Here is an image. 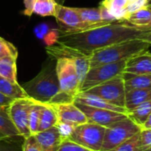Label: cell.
Listing matches in <instances>:
<instances>
[{"instance_id": "37", "label": "cell", "mask_w": 151, "mask_h": 151, "mask_svg": "<svg viewBox=\"0 0 151 151\" xmlns=\"http://www.w3.org/2000/svg\"><path fill=\"white\" fill-rule=\"evenodd\" d=\"M137 39L142 40V41H143V42H146L150 43L151 45V31L145 32L144 34L139 35V36L137 37Z\"/></svg>"}, {"instance_id": "18", "label": "cell", "mask_w": 151, "mask_h": 151, "mask_svg": "<svg viewBox=\"0 0 151 151\" xmlns=\"http://www.w3.org/2000/svg\"><path fill=\"white\" fill-rule=\"evenodd\" d=\"M77 12L79 13L82 21L90 27V29L102 27L106 24L101 17L99 7L97 8H82V7H74Z\"/></svg>"}, {"instance_id": "22", "label": "cell", "mask_w": 151, "mask_h": 151, "mask_svg": "<svg viewBox=\"0 0 151 151\" xmlns=\"http://www.w3.org/2000/svg\"><path fill=\"white\" fill-rule=\"evenodd\" d=\"M130 3V0H104L101 4H104L109 12L117 20L124 22L127 16V6Z\"/></svg>"}, {"instance_id": "9", "label": "cell", "mask_w": 151, "mask_h": 151, "mask_svg": "<svg viewBox=\"0 0 151 151\" xmlns=\"http://www.w3.org/2000/svg\"><path fill=\"white\" fill-rule=\"evenodd\" d=\"M35 100L30 97L14 99L8 107L9 115L19 134L24 138L31 135L28 127L29 114Z\"/></svg>"}, {"instance_id": "15", "label": "cell", "mask_w": 151, "mask_h": 151, "mask_svg": "<svg viewBox=\"0 0 151 151\" xmlns=\"http://www.w3.org/2000/svg\"><path fill=\"white\" fill-rule=\"evenodd\" d=\"M75 103L82 104L88 106L95 107V108H100V109H104V110H109L116 112H120V113H125L128 114V111L126 108L124 107H119L116 106L112 104L108 103L107 101L87 92H80L74 98Z\"/></svg>"}, {"instance_id": "28", "label": "cell", "mask_w": 151, "mask_h": 151, "mask_svg": "<svg viewBox=\"0 0 151 151\" xmlns=\"http://www.w3.org/2000/svg\"><path fill=\"white\" fill-rule=\"evenodd\" d=\"M24 139L21 135L0 138V151H22Z\"/></svg>"}, {"instance_id": "5", "label": "cell", "mask_w": 151, "mask_h": 151, "mask_svg": "<svg viewBox=\"0 0 151 151\" xmlns=\"http://www.w3.org/2000/svg\"><path fill=\"white\" fill-rule=\"evenodd\" d=\"M127 61V59H124L114 63L91 67L81 86L80 92H85L96 86L113 79L119 74H122L126 68Z\"/></svg>"}, {"instance_id": "7", "label": "cell", "mask_w": 151, "mask_h": 151, "mask_svg": "<svg viewBox=\"0 0 151 151\" xmlns=\"http://www.w3.org/2000/svg\"><path fill=\"white\" fill-rule=\"evenodd\" d=\"M106 127L85 123L74 128L69 140L92 151H101Z\"/></svg>"}, {"instance_id": "3", "label": "cell", "mask_w": 151, "mask_h": 151, "mask_svg": "<svg viewBox=\"0 0 151 151\" xmlns=\"http://www.w3.org/2000/svg\"><path fill=\"white\" fill-rule=\"evenodd\" d=\"M150 46V43L136 38L95 50L89 56L90 68L100 65L128 59L129 58L148 50Z\"/></svg>"}, {"instance_id": "40", "label": "cell", "mask_w": 151, "mask_h": 151, "mask_svg": "<svg viewBox=\"0 0 151 151\" xmlns=\"http://www.w3.org/2000/svg\"><path fill=\"white\" fill-rule=\"evenodd\" d=\"M148 6H151V0H148V5H147V7Z\"/></svg>"}, {"instance_id": "2", "label": "cell", "mask_w": 151, "mask_h": 151, "mask_svg": "<svg viewBox=\"0 0 151 151\" xmlns=\"http://www.w3.org/2000/svg\"><path fill=\"white\" fill-rule=\"evenodd\" d=\"M21 86L28 97L42 104H51L61 93L56 71V62L54 64L51 58L35 78Z\"/></svg>"}, {"instance_id": "39", "label": "cell", "mask_w": 151, "mask_h": 151, "mask_svg": "<svg viewBox=\"0 0 151 151\" xmlns=\"http://www.w3.org/2000/svg\"><path fill=\"white\" fill-rule=\"evenodd\" d=\"M142 128H151V113L150 114L149 118L147 119L146 122L144 123V125L142 126Z\"/></svg>"}, {"instance_id": "44", "label": "cell", "mask_w": 151, "mask_h": 151, "mask_svg": "<svg viewBox=\"0 0 151 151\" xmlns=\"http://www.w3.org/2000/svg\"><path fill=\"white\" fill-rule=\"evenodd\" d=\"M148 8H150V9H151V6H148Z\"/></svg>"}, {"instance_id": "10", "label": "cell", "mask_w": 151, "mask_h": 151, "mask_svg": "<svg viewBox=\"0 0 151 151\" xmlns=\"http://www.w3.org/2000/svg\"><path fill=\"white\" fill-rule=\"evenodd\" d=\"M54 17L58 25L60 34H74L90 29L82 21L74 7H66L61 4H57Z\"/></svg>"}, {"instance_id": "26", "label": "cell", "mask_w": 151, "mask_h": 151, "mask_svg": "<svg viewBox=\"0 0 151 151\" xmlns=\"http://www.w3.org/2000/svg\"><path fill=\"white\" fill-rule=\"evenodd\" d=\"M57 4L55 0H35L33 13L42 17L53 16L56 12Z\"/></svg>"}, {"instance_id": "43", "label": "cell", "mask_w": 151, "mask_h": 151, "mask_svg": "<svg viewBox=\"0 0 151 151\" xmlns=\"http://www.w3.org/2000/svg\"><path fill=\"white\" fill-rule=\"evenodd\" d=\"M55 2L58 3V4H59V0H55Z\"/></svg>"}, {"instance_id": "34", "label": "cell", "mask_w": 151, "mask_h": 151, "mask_svg": "<svg viewBox=\"0 0 151 151\" xmlns=\"http://www.w3.org/2000/svg\"><path fill=\"white\" fill-rule=\"evenodd\" d=\"M142 148L144 151L151 147V128H142L141 131Z\"/></svg>"}, {"instance_id": "13", "label": "cell", "mask_w": 151, "mask_h": 151, "mask_svg": "<svg viewBox=\"0 0 151 151\" xmlns=\"http://www.w3.org/2000/svg\"><path fill=\"white\" fill-rule=\"evenodd\" d=\"M34 136L42 151H58L64 142L56 126L38 132Z\"/></svg>"}, {"instance_id": "27", "label": "cell", "mask_w": 151, "mask_h": 151, "mask_svg": "<svg viewBox=\"0 0 151 151\" xmlns=\"http://www.w3.org/2000/svg\"><path fill=\"white\" fill-rule=\"evenodd\" d=\"M42 107V103L35 101L31 108L30 114H29V122H28V127L31 135H35V134L38 133Z\"/></svg>"}, {"instance_id": "35", "label": "cell", "mask_w": 151, "mask_h": 151, "mask_svg": "<svg viewBox=\"0 0 151 151\" xmlns=\"http://www.w3.org/2000/svg\"><path fill=\"white\" fill-rule=\"evenodd\" d=\"M148 5V0H134L132 2H130L128 4V5L127 6V15L129 13H132L135 11H138L142 8L147 7Z\"/></svg>"}, {"instance_id": "24", "label": "cell", "mask_w": 151, "mask_h": 151, "mask_svg": "<svg viewBox=\"0 0 151 151\" xmlns=\"http://www.w3.org/2000/svg\"><path fill=\"white\" fill-rule=\"evenodd\" d=\"M17 58L5 57L0 58V76L12 82L17 81Z\"/></svg>"}, {"instance_id": "25", "label": "cell", "mask_w": 151, "mask_h": 151, "mask_svg": "<svg viewBox=\"0 0 151 151\" xmlns=\"http://www.w3.org/2000/svg\"><path fill=\"white\" fill-rule=\"evenodd\" d=\"M151 113V100L142 103V104L138 105L136 108L128 112L127 116L131 119L135 124L140 126L142 128V126L146 122L147 119L149 118Z\"/></svg>"}, {"instance_id": "23", "label": "cell", "mask_w": 151, "mask_h": 151, "mask_svg": "<svg viewBox=\"0 0 151 151\" xmlns=\"http://www.w3.org/2000/svg\"><path fill=\"white\" fill-rule=\"evenodd\" d=\"M150 21L151 10L148 7H144L129 13L124 20V22L138 27H148L150 24Z\"/></svg>"}, {"instance_id": "19", "label": "cell", "mask_w": 151, "mask_h": 151, "mask_svg": "<svg viewBox=\"0 0 151 151\" xmlns=\"http://www.w3.org/2000/svg\"><path fill=\"white\" fill-rule=\"evenodd\" d=\"M9 105L0 106V138L20 135L9 115Z\"/></svg>"}, {"instance_id": "36", "label": "cell", "mask_w": 151, "mask_h": 151, "mask_svg": "<svg viewBox=\"0 0 151 151\" xmlns=\"http://www.w3.org/2000/svg\"><path fill=\"white\" fill-rule=\"evenodd\" d=\"M35 0H23L24 5H25V11L24 14L30 17L33 14V9Z\"/></svg>"}, {"instance_id": "42", "label": "cell", "mask_w": 151, "mask_h": 151, "mask_svg": "<svg viewBox=\"0 0 151 151\" xmlns=\"http://www.w3.org/2000/svg\"><path fill=\"white\" fill-rule=\"evenodd\" d=\"M144 151H151V147H150V148H148L147 150H145Z\"/></svg>"}, {"instance_id": "33", "label": "cell", "mask_w": 151, "mask_h": 151, "mask_svg": "<svg viewBox=\"0 0 151 151\" xmlns=\"http://www.w3.org/2000/svg\"><path fill=\"white\" fill-rule=\"evenodd\" d=\"M22 151H42L34 135H29L24 139Z\"/></svg>"}, {"instance_id": "1", "label": "cell", "mask_w": 151, "mask_h": 151, "mask_svg": "<svg viewBox=\"0 0 151 151\" xmlns=\"http://www.w3.org/2000/svg\"><path fill=\"white\" fill-rule=\"evenodd\" d=\"M145 32H148V30L126 22H115L83 32L60 34L57 37L56 42L84 55L90 56L95 50L124 41L136 39Z\"/></svg>"}, {"instance_id": "4", "label": "cell", "mask_w": 151, "mask_h": 151, "mask_svg": "<svg viewBox=\"0 0 151 151\" xmlns=\"http://www.w3.org/2000/svg\"><path fill=\"white\" fill-rule=\"evenodd\" d=\"M141 131L142 127L128 117L106 127L101 151L113 150Z\"/></svg>"}, {"instance_id": "20", "label": "cell", "mask_w": 151, "mask_h": 151, "mask_svg": "<svg viewBox=\"0 0 151 151\" xmlns=\"http://www.w3.org/2000/svg\"><path fill=\"white\" fill-rule=\"evenodd\" d=\"M58 122V118L54 106L50 104H42L38 132H42L53 127L57 125Z\"/></svg>"}, {"instance_id": "38", "label": "cell", "mask_w": 151, "mask_h": 151, "mask_svg": "<svg viewBox=\"0 0 151 151\" xmlns=\"http://www.w3.org/2000/svg\"><path fill=\"white\" fill-rule=\"evenodd\" d=\"M13 101V99H11L4 95H2L0 93V106L2 105H9Z\"/></svg>"}, {"instance_id": "14", "label": "cell", "mask_w": 151, "mask_h": 151, "mask_svg": "<svg viewBox=\"0 0 151 151\" xmlns=\"http://www.w3.org/2000/svg\"><path fill=\"white\" fill-rule=\"evenodd\" d=\"M124 73L133 74L151 73V52L146 50L129 58L127 61Z\"/></svg>"}, {"instance_id": "6", "label": "cell", "mask_w": 151, "mask_h": 151, "mask_svg": "<svg viewBox=\"0 0 151 151\" xmlns=\"http://www.w3.org/2000/svg\"><path fill=\"white\" fill-rule=\"evenodd\" d=\"M56 71L61 92L75 98L81 91V83L73 58L66 57L56 58Z\"/></svg>"}, {"instance_id": "16", "label": "cell", "mask_w": 151, "mask_h": 151, "mask_svg": "<svg viewBox=\"0 0 151 151\" xmlns=\"http://www.w3.org/2000/svg\"><path fill=\"white\" fill-rule=\"evenodd\" d=\"M150 100H151V88L127 90L125 107L129 112L138 105Z\"/></svg>"}, {"instance_id": "17", "label": "cell", "mask_w": 151, "mask_h": 151, "mask_svg": "<svg viewBox=\"0 0 151 151\" xmlns=\"http://www.w3.org/2000/svg\"><path fill=\"white\" fill-rule=\"evenodd\" d=\"M125 88L127 90L151 88V73L146 74H133L128 73H122Z\"/></svg>"}, {"instance_id": "12", "label": "cell", "mask_w": 151, "mask_h": 151, "mask_svg": "<svg viewBox=\"0 0 151 151\" xmlns=\"http://www.w3.org/2000/svg\"><path fill=\"white\" fill-rule=\"evenodd\" d=\"M57 111L58 122H64L74 127L88 123V119L84 112L73 103L52 104Z\"/></svg>"}, {"instance_id": "41", "label": "cell", "mask_w": 151, "mask_h": 151, "mask_svg": "<svg viewBox=\"0 0 151 151\" xmlns=\"http://www.w3.org/2000/svg\"><path fill=\"white\" fill-rule=\"evenodd\" d=\"M65 2V0H59V4H63Z\"/></svg>"}, {"instance_id": "30", "label": "cell", "mask_w": 151, "mask_h": 151, "mask_svg": "<svg viewBox=\"0 0 151 151\" xmlns=\"http://www.w3.org/2000/svg\"><path fill=\"white\" fill-rule=\"evenodd\" d=\"M5 57L18 58V50L12 42L0 37V58Z\"/></svg>"}, {"instance_id": "32", "label": "cell", "mask_w": 151, "mask_h": 151, "mask_svg": "<svg viewBox=\"0 0 151 151\" xmlns=\"http://www.w3.org/2000/svg\"><path fill=\"white\" fill-rule=\"evenodd\" d=\"M58 151H92L90 150H88L70 140H65L64 141L59 149L58 150Z\"/></svg>"}, {"instance_id": "8", "label": "cell", "mask_w": 151, "mask_h": 151, "mask_svg": "<svg viewBox=\"0 0 151 151\" xmlns=\"http://www.w3.org/2000/svg\"><path fill=\"white\" fill-rule=\"evenodd\" d=\"M85 92L95 95L116 106L126 108V88L122 74Z\"/></svg>"}, {"instance_id": "11", "label": "cell", "mask_w": 151, "mask_h": 151, "mask_svg": "<svg viewBox=\"0 0 151 151\" xmlns=\"http://www.w3.org/2000/svg\"><path fill=\"white\" fill-rule=\"evenodd\" d=\"M74 104L78 106L80 110H81L84 112V114L88 119V123L96 124L104 127H109L113 124L121 121L128 117L127 114L125 113L116 112V111L100 109V108H95L75 102Z\"/></svg>"}, {"instance_id": "21", "label": "cell", "mask_w": 151, "mask_h": 151, "mask_svg": "<svg viewBox=\"0 0 151 151\" xmlns=\"http://www.w3.org/2000/svg\"><path fill=\"white\" fill-rule=\"evenodd\" d=\"M0 93L13 100L27 97L21 85L18 82H12L2 76H0Z\"/></svg>"}, {"instance_id": "29", "label": "cell", "mask_w": 151, "mask_h": 151, "mask_svg": "<svg viewBox=\"0 0 151 151\" xmlns=\"http://www.w3.org/2000/svg\"><path fill=\"white\" fill-rule=\"evenodd\" d=\"M109 151H143L141 142V132Z\"/></svg>"}, {"instance_id": "31", "label": "cell", "mask_w": 151, "mask_h": 151, "mask_svg": "<svg viewBox=\"0 0 151 151\" xmlns=\"http://www.w3.org/2000/svg\"><path fill=\"white\" fill-rule=\"evenodd\" d=\"M56 127H57V128H58L63 141L69 140L70 136L72 135L73 132L74 131V128L76 127H74L73 125L64 123V122H58Z\"/></svg>"}]
</instances>
